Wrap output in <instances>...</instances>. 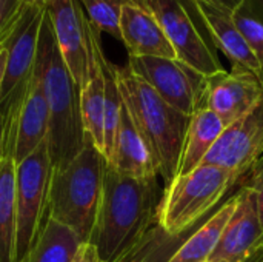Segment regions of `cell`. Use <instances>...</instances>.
I'll return each mask as SVG.
<instances>
[{"mask_svg": "<svg viewBox=\"0 0 263 262\" xmlns=\"http://www.w3.org/2000/svg\"><path fill=\"white\" fill-rule=\"evenodd\" d=\"M157 178H131L106 165L100 205L89 242L102 262H126L157 221Z\"/></svg>", "mask_w": 263, "mask_h": 262, "instance_id": "obj_1", "label": "cell"}, {"mask_svg": "<svg viewBox=\"0 0 263 262\" xmlns=\"http://www.w3.org/2000/svg\"><path fill=\"white\" fill-rule=\"evenodd\" d=\"M35 63L49 110L48 153L52 168H57L68 164L83 148L85 130L80 116V90L57 48L46 9L39 34Z\"/></svg>", "mask_w": 263, "mask_h": 262, "instance_id": "obj_2", "label": "cell"}, {"mask_svg": "<svg viewBox=\"0 0 263 262\" xmlns=\"http://www.w3.org/2000/svg\"><path fill=\"white\" fill-rule=\"evenodd\" d=\"M106 159L85 134L83 148L63 167L52 168L46 218L69 229L80 242L94 230L106 170Z\"/></svg>", "mask_w": 263, "mask_h": 262, "instance_id": "obj_3", "label": "cell"}, {"mask_svg": "<svg viewBox=\"0 0 263 262\" xmlns=\"http://www.w3.org/2000/svg\"><path fill=\"white\" fill-rule=\"evenodd\" d=\"M125 107L145 137L159 174L168 185L177 174L190 116L168 105L142 77L126 66H116Z\"/></svg>", "mask_w": 263, "mask_h": 262, "instance_id": "obj_4", "label": "cell"}, {"mask_svg": "<svg viewBox=\"0 0 263 262\" xmlns=\"http://www.w3.org/2000/svg\"><path fill=\"white\" fill-rule=\"evenodd\" d=\"M236 178L223 168L202 164L165 185L157 208V225L166 236H179L211 212Z\"/></svg>", "mask_w": 263, "mask_h": 262, "instance_id": "obj_5", "label": "cell"}, {"mask_svg": "<svg viewBox=\"0 0 263 262\" xmlns=\"http://www.w3.org/2000/svg\"><path fill=\"white\" fill-rule=\"evenodd\" d=\"M168 37L176 59L205 77L223 71L196 0H143Z\"/></svg>", "mask_w": 263, "mask_h": 262, "instance_id": "obj_6", "label": "cell"}, {"mask_svg": "<svg viewBox=\"0 0 263 262\" xmlns=\"http://www.w3.org/2000/svg\"><path fill=\"white\" fill-rule=\"evenodd\" d=\"M52 164L48 142L15 165V238L12 262H23L46 221Z\"/></svg>", "mask_w": 263, "mask_h": 262, "instance_id": "obj_7", "label": "cell"}, {"mask_svg": "<svg viewBox=\"0 0 263 262\" xmlns=\"http://www.w3.org/2000/svg\"><path fill=\"white\" fill-rule=\"evenodd\" d=\"M48 125L49 110L42 76L35 63L26 90L5 114L3 156L9 158L15 165L20 164L46 141Z\"/></svg>", "mask_w": 263, "mask_h": 262, "instance_id": "obj_8", "label": "cell"}, {"mask_svg": "<svg viewBox=\"0 0 263 262\" xmlns=\"http://www.w3.org/2000/svg\"><path fill=\"white\" fill-rule=\"evenodd\" d=\"M126 65L177 111L191 117L200 108L206 77L177 59L128 57Z\"/></svg>", "mask_w": 263, "mask_h": 262, "instance_id": "obj_9", "label": "cell"}, {"mask_svg": "<svg viewBox=\"0 0 263 262\" xmlns=\"http://www.w3.org/2000/svg\"><path fill=\"white\" fill-rule=\"evenodd\" d=\"M263 156V99L243 117L225 127L203 164L231 173L236 181Z\"/></svg>", "mask_w": 263, "mask_h": 262, "instance_id": "obj_10", "label": "cell"}, {"mask_svg": "<svg viewBox=\"0 0 263 262\" xmlns=\"http://www.w3.org/2000/svg\"><path fill=\"white\" fill-rule=\"evenodd\" d=\"M263 99V82L254 73L233 66L206 77L200 108L214 113L225 127L248 114Z\"/></svg>", "mask_w": 263, "mask_h": 262, "instance_id": "obj_11", "label": "cell"}, {"mask_svg": "<svg viewBox=\"0 0 263 262\" xmlns=\"http://www.w3.org/2000/svg\"><path fill=\"white\" fill-rule=\"evenodd\" d=\"M43 12V8L32 6L11 42L5 46L8 56L0 86V114L3 117L8 108L23 94L32 76Z\"/></svg>", "mask_w": 263, "mask_h": 262, "instance_id": "obj_12", "label": "cell"}, {"mask_svg": "<svg viewBox=\"0 0 263 262\" xmlns=\"http://www.w3.org/2000/svg\"><path fill=\"white\" fill-rule=\"evenodd\" d=\"M45 9L62 59L80 90L88 77L89 59L83 11L77 0H51Z\"/></svg>", "mask_w": 263, "mask_h": 262, "instance_id": "obj_13", "label": "cell"}, {"mask_svg": "<svg viewBox=\"0 0 263 262\" xmlns=\"http://www.w3.org/2000/svg\"><path fill=\"white\" fill-rule=\"evenodd\" d=\"M120 40L129 57L176 59V53L151 9L134 0H123L119 12Z\"/></svg>", "mask_w": 263, "mask_h": 262, "instance_id": "obj_14", "label": "cell"}, {"mask_svg": "<svg viewBox=\"0 0 263 262\" xmlns=\"http://www.w3.org/2000/svg\"><path fill=\"white\" fill-rule=\"evenodd\" d=\"M236 196V210L225 225L208 262L242 261L262 238L263 229L253 190L247 185L240 188Z\"/></svg>", "mask_w": 263, "mask_h": 262, "instance_id": "obj_15", "label": "cell"}, {"mask_svg": "<svg viewBox=\"0 0 263 262\" xmlns=\"http://www.w3.org/2000/svg\"><path fill=\"white\" fill-rule=\"evenodd\" d=\"M83 11V9H82ZM83 23L88 39V77L80 88V116L85 134L91 137L94 145L103 154V119H105V82L99 60V48L102 45L100 31L88 20L83 12Z\"/></svg>", "mask_w": 263, "mask_h": 262, "instance_id": "obj_16", "label": "cell"}, {"mask_svg": "<svg viewBox=\"0 0 263 262\" xmlns=\"http://www.w3.org/2000/svg\"><path fill=\"white\" fill-rule=\"evenodd\" d=\"M196 3L216 49H220L233 62V66L245 68L260 77V63L237 28L233 11L205 0H196Z\"/></svg>", "mask_w": 263, "mask_h": 262, "instance_id": "obj_17", "label": "cell"}, {"mask_svg": "<svg viewBox=\"0 0 263 262\" xmlns=\"http://www.w3.org/2000/svg\"><path fill=\"white\" fill-rule=\"evenodd\" d=\"M108 165L131 178L146 179L159 176L153 153L125 103L122 107L119 130Z\"/></svg>", "mask_w": 263, "mask_h": 262, "instance_id": "obj_18", "label": "cell"}, {"mask_svg": "<svg viewBox=\"0 0 263 262\" xmlns=\"http://www.w3.org/2000/svg\"><path fill=\"white\" fill-rule=\"evenodd\" d=\"M223 128L225 125L214 113L206 108H197L190 117L176 176L188 174L200 167Z\"/></svg>", "mask_w": 263, "mask_h": 262, "instance_id": "obj_19", "label": "cell"}, {"mask_svg": "<svg viewBox=\"0 0 263 262\" xmlns=\"http://www.w3.org/2000/svg\"><path fill=\"white\" fill-rule=\"evenodd\" d=\"M236 205L237 196H233L165 262H208L225 225L236 210Z\"/></svg>", "mask_w": 263, "mask_h": 262, "instance_id": "obj_20", "label": "cell"}, {"mask_svg": "<svg viewBox=\"0 0 263 262\" xmlns=\"http://www.w3.org/2000/svg\"><path fill=\"white\" fill-rule=\"evenodd\" d=\"M80 244L69 229L46 218L32 250L23 262H71Z\"/></svg>", "mask_w": 263, "mask_h": 262, "instance_id": "obj_21", "label": "cell"}, {"mask_svg": "<svg viewBox=\"0 0 263 262\" xmlns=\"http://www.w3.org/2000/svg\"><path fill=\"white\" fill-rule=\"evenodd\" d=\"M15 238V164L0 161V262H12Z\"/></svg>", "mask_w": 263, "mask_h": 262, "instance_id": "obj_22", "label": "cell"}, {"mask_svg": "<svg viewBox=\"0 0 263 262\" xmlns=\"http://www.w3.org/2000/svg\"><path fill=\"white\" fill-rule=\"evenodd\" d=\"M99 60L103 71V82H105V119H103V156L106 162L109 161L116 142V134L119 130L120 114H122V94L117 83L116 76V65L111 63L100 45L99 48Z\"/></svg>", "mask_w": 263, "mask_h": 262, "instance_id": "obj_23", "label": "cell"}, {"mask_svg": "<svg viewBox=\"0 0 263 262\" xmlns=\"http://www.w3.org/2000/svg\"><path fill=\"white\" fill-rule=\"evenodd\" d=\"M234 22L260 63L263 82V0H242L233 11Z\"/></svg>", "mask_w": 263, "mask_h": 262, "instance_id": "obj_24", "label": "cell"}, {"mask_svg": "<svg viewBox=\"0 0 263 262\" xmlns=\"http://www.w3.org/2000/svg\"><path fill=\"white\" fill-rule=\"evenodd\" d=\"M88 20L102 32H108L120 40L119 12L123 0H77Z\"/></svg>", "mask_w": 263, "mask_h": 262, "instance_id": "obj_25", "label": "cell"}, {"mask_svg": "<svg viewBox=\"0 0 263 262\" xmlns=\"http://www.w3.org/2000/svg\"><path fill=\"white\" fill-rule=\"evenodd\" d=\"M32 6L29 0H0V49L11 42Z\"/></svg>", "mask_w": 263, "mask_h": 262, "instance_id": "obj_26", "label": "cell"}, {"mask_svg": "<svg viewBox=\"0 0 263 262\" xmlns=\"http://www.w3.org/2000/svg\"><path fill=\"white\" fill-rule=\"evenodd\" d=\"M251 174H250V188L254 193L256 198V205H257V213L260 219V225L263 229V156L251 167Z\"/></svg>", "mask_w": 263, "mask_h": 262, "instance_id": "obj_27", "label": "cell"}, {"mask_svg": "<svg viewBox=\"0 0 263 262\" xmlns=\"http://www.w3.org/2000/svg\"><path fill=\"white\" fill-rule=\"evenodd\" d=\"M71 262H102L96 249L88 244V242H82L74 255V258L71 259Z\"/></svg>", "mask_w": 263, "mask_h": 262, "instance_id": "obj_28", "label": "cell"}, {"mask_svg": "<svg viewBox=\"0 0 263 262\" xmlns=\"http://www.w3.org/2000/svg\"><path fill=\"white\" fill-rule=\"evenodd\" d=\"M239 262H263V235L259 242L253 247V250Z\"/></svg>", "mask_w": 263, "mask_h": 262, "instance_id": "obj_29", "label": "cell"}, {"mask_svg": "<svg viewBox=\"0 0 263 262\" xmlns=\"http://www.w3.org/2000/svg\"><path fill=\"white\" fill-rule=\"evenodd\" d=\"M205 2H211V3L220 5V6H223V8L230 9V11H234L240 5L242 0H205Z\"/></svg>", "mask_w": 263, "mask_h": 262, "instance_id": "obj_30", "label": "cell"}, {"mask_svg": "<svg viewBox=\"0 0 263 262\" xmlns=\"http://www.w3.org/2000/svg\"><path fill=\"white\" fill-rule=\"evenodd\" d=\"M3 148H5V117L0 114V161L3 159Z\"/></svg>", "mask_w": 263, "mask_h": 262, "instance_id": "obj_31", "label": "cell"}, {"mask_svg": "<svg viewBox=\"0 0 263 262\" xmlns=\"http://www.w3.org/2000/svg\"><path fill=\"white\" fill-rule=\"evenodd\" d=\"M6 56H8L6 48H2V49H0V86H2V80H3L5 65H6Z\"/></svg>", "mask_w": 263, "mask_h": 262, "instance_id": "obj_32", "label": "cell"}, {"mask_svg": "<svg viewBox=\"0 0 263 262\" xmlns=\"http://www.w3.org/2000/svg\"><path fill=\"white\" fill-rule=\"evenodd\" d=\"M29 2H31L32 5H35V6H39V8H43V9H45V8H46V5H48L51 0H29Z\"/></svg>", "mask_w": 263, "mask_h": 262, "instance_id": "obj_33", "label": "cell"}]
</instances>
